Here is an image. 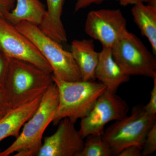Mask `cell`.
Listing matches in <instances>:
<instances>
[{"instance_id":"cell-22","label":"cell","mask_w":156,"mask_h":156,"mask_svg":"<svg viewBox=\"0 0 156 156\" xmlns=\"http://www.w3.org/2000/svg\"><path fill=\"white\" fill-rule=\"evenodd\" d=\"M15 5L16 0H0V17L5 18Z\"/></svg>"},{"instance_id":"cell-25","label":"cell","mask_w":156,"mask_h":156,"mask_svg":"<svg viewBox=\"0 0 156 156\" xmlns=\"http://www.w3.org/2000/svg\"><path fill=\"white\" fill-rule=\"evenodd\" d=\"M120 5L123 6H126L129 5H134L136 3L142 2V0H117Z\"/></svg>"},{"instance_id":"cell-18","label":"cell","mask_w":156,"mask_h":156,"mask_svg":"<svg viewBox=\"0 0 156 156\" xmlns=\"http://www.w3.org/2000/svg\"><path fill=\"white\" fill-rule=\"evenodd\" d=\"M156 150V122L148 132L142 145V155H151Z\"/></svg>"},{"instance_id":"cell-7","label":"cell","mask_w":156,"mask_h":156,"mask_svg":"<svg viewBox=\"0 0 156 156\" xmlns=\"http://www.w3.org/2000/svg\"><path fill=\"white\" fill-rule=\"evenodd\" d=\"M128 112L126 101L106 89L88 114L81 119L79 132L84 138L90 135H102L107 124L122 119L127 116Z\"/></svg>"},{"instance_id":"cell-4","label":"cell","mask_w":156,"mask_h":156,"mask_svg":"<svg viewBox=\"0 0 156 156\" xmlns=\"http://www.w3.org/2000/svg\"><path fill=\"white\" fill-rule=\"evenodd\" d=\"M15 26L29 39L48 61L53 76L67 82L82 80L72 54L64 50L60 43L46 34L38 26L30 23L21 21Z\"/></svg>"},{"instance_id":"cell-27","label":"cell","mask_w":156,"mask_h":156,"mask_svg":"<svg viewBox=\"0 0 156 156\" xmlns=\"http://www.w3.org/2000/svg\"><path fill=\"white\" fill-rule=\"evenodd\" d=\"M0 50H1V48H0Z\"/></svg>"},{"instance_id":"cell-17","label":"cell","mask_w":156,"mask_h":156,"mask_svg":"<svg viewBox=\"0 0 156 156\" xmlns=\"http://www.w3.org/2000/svg\"><path fill=\"white\" fill-rule=\"evenodd\" d=\"M87 138L83 150L79 156L113 155L111 148L102 138V135H90Z\"/></svg>"},{"instance_id":"cell-10","label":"cell","mask_w":156,"mask_h":156,"mask_svg":"<svg viewBox=\"0 0 156 156\" xmlns=\"http://www.w3.org/2000/svg\"><path fill=\"white\" fill-rule=\"evenodd\" d=\"M75 124L67 118L61 120L56 132L45 137L37 156H79L85 141Z\"/></svg>"},{"instance_id":"cell-6","label":"cell","mask_w":156,"mask_h":156,"mask_svg":"<svg viewBox=\"0 0 156 156\" xmlns=\"http://www.w3.org/2000/svg\"><path fill=\"white\" fill-rule=\"evenodd\" d=\"M115 60L129 76H156V59L143 42L128 31L112 48Z\"/></svg>"},{"instance_id":"cell-11","label":"cell","mask_w":156,"mask_h":156,"mask_svg":"<svg viewBox=\"0 0 156 156\" xmlns=\"http://www.w3.org/2000/svg\"><path fill=\"white\" fill-rule=\"evenodd\" d=\"M99 58L95 76L102 83L110 92L115 93L122 84L128 82L130 79L115 60L112 48L102 47L99 52Z\"/></svg>"},{"instance_id":"cell-20","label":"cell","mask_w":156,"mask_h":156,"mask_svg":"<svg viewBox=\"0 0 156 156\" xmlns=\"http://www.w3.org/2000/svg\"><path fill=\"white\" fill-rule=\"evenodd\" d=\"M154 85L151 91V97L148 103L143 107L144 111L150 115H156V76L153 78Z\"/></svg>"},{"instance_id":"cell-19","label":"cell","mask_w":156,"mask_h":156,"mask_svg":"<svg viewBox=\"0 0 156 156\" xmlns=\"http://www.w3.org/2000/svg\"><path fill=\"white\" fill-rule=\"evenodd\" d=\"M12 108L4 87H0V119Z\"/></svg>"},{"instance_id":"cell-12","label":"cell","mask_w":156,"mask_h":156,"mask_svg":"<svg viewBox=\"0 0 156 156\" xmlns=\"http://www.w3.org/2000/svg\"><path fill=\"white\" fill-rule=\"evenodd\" d=\"M70 52L79 68L82 80L95 81L99 53L95 50L93 40H74L71 45Z\"/></svg>"},{"instance_id":"cell-8","label":"cell","mask_w":156,"mask_h":156,"mask_svg":"<svg viewBox=\"0 0 156 156\" xmlns=\"http://www.w3.org/2000/svg\"><path fill=\"white\" fill-rule=\"evenodd\" d=\"M0 48L7 57L23 60L52 73L50 65L36 47L5 17H0Z\"/></svg>"},{"instance_id":"cell-24","label":"cell","mask_w":156,"mask_h":156,"mask_svg":"<svg viewBox=\"0 0 156 156\" xmlns=\"http://www.w3.org/2000/svg\"><path fill=\"white\" fill-rule=\"evenodd\" d=\"M106 1L108 0H76L74 7L75 11L77 12L91 5L101 4Z\"/></svg>"},{"instance_id":"cell-21","label":"cell","mask_w":156,"mask_h":156,"mask_svg":"<svg viewBox=\"0 0 156 156\" xmlns=\"http://www.w3.org/2000/svg\"><path fill=\"white\" fill-rule=\"evenodd\" d=\"M9 58L0 50V87H4L9 66Z\"/></svg>"},{"instance_id":"cell-14","label":"cell","mask_w":156,"mask_h":156,"mask_svg":"<svg viewBox=\"0 0 156 156\" xmlns=\"http://www.w3.org/2000/svg\"><path fill=\"white\" fill-rule=\"evenodd\" d=\"M47 9L39 27L51 38L61 44L67 41L61 20L64 0H46Z\"/></svg>"},{"instance_id":"cell-1","label":"cell","mask_w":156,"mask_h":156,"mask_svg":"<svg viewBox=\"0 0 156 156\" xmlns=\"http://www.w3.org/2000/svg\"><path fill=\"white\" fill-rule=\"evenodd\" d=\"M53 83L51 74L27 62L9 58L4 88L12 108L42 96Z\"/></svg>"},{"instance_id":"cell-15","label":"cell","mask_w":156,"mask_h":156,"mask_svg":"<svg viewBox=\"0 0 156 156\" xmlns=\"http://www.w3.org/2000/svg\"><path fill=\"white\" fill-rule=\"evenodd\" d=\"M131 14L141 33L148 40L154 55L156 54V5L140 2L133 5Z\"/></svg>"},{"instance_id":"cell-23","label":"cell","mask_w":156,"mask_h":156,"mask_svg":"<svg viewBox=\"0 0 156 156\" xmlns=\"http://www.w3.org/2000/svg\"><path fill=\"white\" fill-rule=\"evenodd\" d=\"M142 146L132 145L123 150L118 156H140L142 155Z\"/></svg>"},{"instance_id":"cell-16","label":"cell","mask_w":156,"mask_h":156,"mask_svg":"<svg viewBox=\"0 0 156 156\" xmlns=\"http://www.w3.org/2000/svg\"><path fill=\"white\" fill-rule=\"evenodd\" d=\"M46 11L40 0H16L15 7L5 18L14 25L25 21L39 26Z\"/></svg>"},{"instance_id":"cell-5","label":"cell","mask_w":156,"mask_h":156,"mask_svg":"<svg viewBox=\"0 0 156 156\" xmlns=\"http://www.w3.org/2000/svg\"><path fill=\"white\" fill-rule=\"evenodd\" d=\"M156 115L147 113L143 107H134L131 115L116 121L104 131L103 139L111 148L113 155L132 145L142 146L148 132L156 123Z\"/></svg>"},{"instance_id":"cell-3","label":"cell","mask_w":156,"mask_h":156,"mask_svg":"<svg viewBox=\"0 0 156 156\" xmlns=\"http://www.w3.org/2000/svg\"><path fill=\"white\" fill-rule=\"evenodd\" d=\"M58 88V103L53 122L58 125L67 118L73 122L86 116L98 98L106 90L102 83L95 81L67 82L52 75Z\"/></svg>"},{"instance_id":"cell-9","label":"cell","mask_w":156,"mask_h":156,"mask_svg":"<svg viewBox=\"0 0 156 156\" xmlns=\"http://www.w3.org/2000/svg\"><path fill=\"white\" fill-rule=\"evenodd\" d=\"M85 30L102 47L112 48L128 31L127 21L120 9L92 11L87 15Z\"/></svg>"},{"instance_id":"cell-13","label":"cell","mask_w":156,"mask_h":156,"mask_svg":"<svg viewBox=\"0 0 156 156\" xmlns=\"http://www.w3.org/2000/svg\"><path fill=\"white\" fill-rule=\"evenodd\" d=\"M42 96L11 109L0 119V142L9 136L16 138L18 137L21 127L30 119L38 107Z\"/></svg>"},{"instance_id":"cell-2","label":"cell","mask_w":156,"mask_h":156,"mask_svg":"<svg viewBox=\"0 0 156 156\" xmlns=\"http://www.w3.org/2000/svg\"><path fill=\"white\" fill-rule=\"evenodd\" d=\"M58 103V88L52 84L42 96L38 107L24 125L22 131L10 146L0 152V156H37L41 147L43 135L52 122Z\"/></svg>"},{"instance_id":"cell-26","label":"cell","mask_w":156,"mask_h":156,"mask_svg":"<svg viewBox=\"0 0 156 156\" xmlns=\"http://www.w3.org/2000/svg\"><path fill=\"white\" fill-rule=\"evenodd\" d=\"M150 0H142V2H148Z\"/></svg>"}]
</instances>
